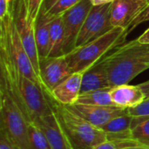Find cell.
I'll return each instance as SVG.
<instances>
[{"label":"cell","instance_id":"4","mask_svg":"<svg viewBox=\"0 0 149 149\" xmlns=\"http://www.w3.org/2000/svg\"><path fill=\"white\" fill-rule=\"evenodd\" d=\"M126 38V30L113 27L96 39L75 48L65 55L67 63L73 72L84 73L98 63L100 58Z\"/></svg>","mask_w":149,"mask_h":149},{"label":"cell","instance_id":"23","mask_svg":"<svg viewBox=\"0 0 149 149\" xmlns=\"http://www.w3.org/2000/svg\"><path fill=\"white\" fill-rule=\"evenodd\" d=\"M80 1L82 0H45L43 6L49 15L57 17L63 15Z\"/></svg>","mask_w":149,"mask_h":149},{"label":"cell","instance_id":"30","mask_svg":"<svg viewBox=\"0 0 149 149\" xmlns=\"http://www.w3.org/2000/svg\"><path fill=\"white\" fill-rule=\"evenodd\" d=\"M137 40L141 43V44H145V45H149V28L143 33L141 34Z\"/></svg>","mask_w":149,"mask_h":149},{"label":"cell","instance_id":"5","mask_svg":"<svg viewBox=\"0 0 149 149\" xmlns=\"http://www.w3.org/2000/svg\"><path fill=\"white\" fill-rule=\"evenodd\" d=\"M28 124L17 105L5 91L0 89V131L16 149H30Z\"/></svg>","mask_w":149,"mask_h":149},{"label":"cell","instance_id":"19","mask_svg":"<svg viewBox=\"0 0 149 149\" xmlns=\"http://www.w3.org/2000/svg\"><path fill=\"white\" fill-rule=\"evenodd\" d=\"M64 26L61 16L54 17L51 22L50 29V51L48 57H59L64 55Z\"/></svg>","mask_w":149,"mask_h":149},{"label":"cell","instance_id":"7","mask_svg":"<svg viewBox=\"0 0 149 149\" xmlns=\"http://www.w3.org/2000/svg\"><path fill=\"white\" fill-rule=\"evenodd\" d=\"M10 10L18 36L29 58L31 60L37 74L40 78L39 55L35 37V23L31 22L29 17L25 1L12 0Z\"/></svg>","mask_w":149,"mask_h":149},{"label":"cell","instance_id":"6","mask_svg":"<svg viewBox=\"0 0 149 149\" xmlns=\"http://www.w3.org/2000/svg\"><path fill=\"white\" fill-rule=\"evenodd\" d=\"M0 41L4 43L8 52L18 71L26 78L31 79L45 88L44 84L37 74L31 60L29 58L18 36L14 24L11 10H10L9 14L3 19L0 20Z\"/></svg>","mask_w":149,"mask_h":149},{"label":"cell","instance_id":"35","mask_svg":"<svg viewBox=\"0 0 149 149\" xmlns=\"http://www.w3.org/2000/svg\"><path fill=\"white\" fill-rule=\"evenodd\" d=\"M147 1H149V0H147Z\"/></svg>","mask_w":149,"mask_h":149},{"label":"cell","instance_id":"17","mask_svg":"<svg viewBox=\"0 0 149 149\" xmlns=\"http://www.w3.org/2000/svg\"><path fill=\"white\" fill-rule=\"evenodd\" d=\"M134 118L128 113L112 119L101 129L111 141L129 140L132 138V122Z\"/></svg>","mask_w":149,"mask_h":149},{"label":"cell","instance_id":"20","mask_svg":"<svg viewBox=\"0 0 149 149\" xmlns=\"http://www.w3.org/2000/svg\"><path fill=\"white\" fill-rule=\"evenodd\" d=\"M110 90L111 87H108V88L98 89V90L81 93L76 103L84 104V105H92V106H104V107L115 106L111 99Z\"/></svg>","mask_w":149,"mask_h":149},{"label":"cell","instance_id":"12","mask_svg":"<svg viewBox=\"0 0 149 149\" xmlns=\"http://www.w3.org/2000/svg\"><path fill=\"white\" fill-rule=\"evenodd\" d=\"M148 3L147 0H114L111 8L112 26L122 28L127 33L131 23Z\"/></svg>","mask_w":149,"mask_h":149},{"label":"cell","instance_id":"28","mask_svg":"<svg viewBox=\"0 0 149 149\" xmlns=\"http://www.w3.org/2000/svg\"><path fill=\"white\" fill-rule=\"evenodd\" d=\"M0 149H16L7 136L0 131Z\"/></svg>","mask_w":149,"mask_h":149},{"label":"cell","instance_id":"14","mask_svg":"<svg viewBox=\"0 0 149 149\" xmlns=\"http://www.w3.org/2000/svg\"><path fill=\"white\" fill-rule=\"evenodd\" d=\"M82 75L81 72H73L52 91V97L64 106L75 104L81 93Z\"/></svg>","mask_w":149,"mask_h":149},{"label":"cell","instance_id":"9","mask_svg":"<svg viewBox=\"0 0 149 149\" xmlns=\"http://www.w3.org/2000/svg\"><path fill=\"white\" fill-rule=\"evenodd\" d=\"M92 8L93 4L91 0H82L62 15L64 26V55H66L75 49L79 33Z\"/></svg>","mask_w":149,"mask_h":149},{"label":"cell","instance_id":"8","mask_svg":"<svg viewBox=\"0 0 149 149\" xmlns=\"http://www.w3.org/2000/svg\"><path fill=\"white\" fill-rule=\"evenodd\" d=\"M112 3L93 6L79 33L75 48L82 46L102 36L112 28Z\"/></svg>","mask_w":149,"mask_h":149},{"label":"cell","instance_id":"34","mask_svg":"<svg viewBox=\"0 0 149 149\" xmlns=\"http://www.w3.org/2000/svg\"><path fill=\"white\" fill-rule=\"evenodd\" d=\"M145 59H146V61H147V62H148V63L149 64V52L148 53V54H147V55H146V57H145Z\"/></svg>","mask_w":149,"mask_h":149},{"label":"cell","instance_id":"26","mask_svg":"<svg viewBox=\"0 0 149 149\" xmlns=\"http://www.w3.org/2000/svg\"><path fill=\"white\" fill-rule=\"evenodd\" d=\"M147 21H149V3L147 4V6L140 12V14L137 16V17L131 23L127 33H126V36L131 32L133 30H134L139 24L144 23V22H147Z\"/></svg>","mask_w":149,"mask_h":149},{"label":"cell","instance_id":"1","mask_svg":"<svg viewBox=\"0 0 149 149\" xmlns=\"http://www.w3.org/2000/svg\"><path fill=\"white\" fill-rule=\"evenodd\" d=\"M149 45L137 39L124 44L99 63L105 70L111 87L128 84L136 76L149 69L145 57Z\"/></svg>","mask_w":149,"mask_h":149},{"label":"cell","instance_id":"27","mask_svg":"<svg viewBox=\"0 0 149 149\" xmlns=\"http://www.w3.org/2000/svg\"><path fill=\"white\" fill-rule=\"evenodd\" d=\"M12 0H0V20L3 19L10 12Z\"/></svg>","mask_w":149,"mask_h":149},{"label":"cell","instance_id":"15","mask_svg":"<svg viewBox=\"0 0 149 149\" xmlns=\"http://www.w3.org/2000/svg\"><path fill=\"white\" fill-rule=\"evenodd\" d=\"M111 99L116 107L130 108L137 106L146 99V96L139 86L128 84L111 87Z\"/></svg>","mask_w":149,"mask_h":149},{"label":"cell","instance_id":"29","mask_svg":"<svg viewBox=\"0 0 149 149\" xmlns=\"http://www.w3.org/2000/svg\"><path fill=\"white\" fill-rule=\"evenodd\" d=\"M93 149H118L116 145L111 141H103L100 144H98L97 146H95Z\"/></svg>","mask_w":149,"mask_h":149},{"label":"cell","instance_id":"31","mask_svg":"<svg viewBox=\"0 0 149 149\" xmlns=\"http://www.w3.org/2000/svg\"><path fill=\"white\" fill-rule=\"evenodd\" d=\"M139 87L142 90V92L144 93L146 98H148L149 97V80L146 81V82H143L140 85H138Z\"/></svg>","mask_w":149,"mask_h":149},{"label":"cell","instance_id":"21","mask_svg":"<svg viewBox=\"0 0 149 149\" xmlns=\"http://www.w3.org/2000/svg\"><path fill=\"white\" fill-rule=\"evenodd\" d=\"M28 136L30 149H52L45 134L34 121L28 124Z\"/></svg>","mask_w":149,"mask_h":149},{"label":"cell","instance_id":"16","mask_svg":"<svg viewBox=\"0 0 149 149\" xmlns=\"http://www.w3.org/2000/svg\"><path fill=\"white\" fill-rule=\"evenodd\" d=\"M54 17L49 15L42 5L38 16L35 21V37L39 55L41 58H46L50 51V29L51 22Z\"/></svg>","mask_w":149,"mask_h":149},{"label":"cell","instance_id":"11","mask_svg":"<svg viewBox=\"0 0 149 149\" xmlns=\"http://www.w3.org/2000/svg\"><path fill=\"white\" fill-rule=\"evenodd\" d=\"M66 107L72 112L99 128H101L112 119L127 113V108L115 106L104 107L75 103Z\"/></svg>","mask_w":149,"mask_h":149},{"label":"cell","instance_id":"10","mask_svg":"<svg viewBox=\"0 0 149 149\" xmlns=\"http://www.w3.org/2000/svg\"><path fill=\"white\" fill-rule=\"evenodd\" d=\"M39 68L40 79L49 93L73 73L67 63L65 55L41 58Z\"/></svg>","mask_w":149,"mask_h":149},{"label":"cell","instance_id":"24","mask_svg":"<svg viewBox=\"0 0 149 149\" xmlns=\"http://www.w3.org/2000/svg\"><path fill=\"white\" fill-rule=\"evenodd\" d=\"M127 113L134 119L142 120L149 117V97L135 107L127 108Z\"/></svg>","mask_w":149,"mask_h":149},{"label":"cell","instance_id":"13","mask_svg":"<svg viewBox=\"0 0 149 149\" xmlns=\"http://www.w3.org/2000/svg\"><path fill=\"white\" fill-rule=\"evenodd\" d=\"M54 109V108H53ZM45 134L52 149H74L70 139L62 127L54 110L52 113L34 120Z\"/></svg>","mask_w":149,"mask_h":149},{"label":"cell","instance_id":"3","mask_svg":"<svg viewBox=\"0 0 149 149\" xmlns=\"http://www.w3.org/2000/svg\"><path fill=\"white\" fill-rule=\"evenodd\" d=\"M53 108L74 149H93L98 144L107 141V134L101 128L92 125L66 106L55 100Z\"/></svg>","mask_w":149,"mask_h":149},{"label":"cell","instance_id":"32","mask_svg":"<svg viewBox=\"0 0 149 149\" xmlns=\"http://www.w3.org/2000/svg\"><path fill=\"white\" fill-rule=\"evenodd\" d=\"M114 0H91V3L93 6H99V5H104L107 3H112Z\"/></svg>","mask_w":149,"mask_h":149},{"label":"cell","instance_id":"25","mask_svg":"<svg viewBox=\"0 0 149 149\" xmlns=\"http://www.w3.org/2000/svg\"><path fill=\"white\" fill-rule=\"evenodd\" d=\"M24 1H25L29 17L31 20V22L35 23L45 0H24Z\"/></svg>","mask_w":149,"mask_h":149},{"label":"cell","instance_id":"18","mask_svg":"<svg viewBox=\"0 0 149 149\" xmlns=\"http://www.w3.org/2000/svg\"><path fill=\"white\" fill-rule=\"evenodd\" d=\"M108 87L111 86L107 73L99 62L83 73L81 93Z\"/></svg>","mask_w":149,"mask_h":149},{"label":"cell","instance_id":"33","mask_svg":"<svg viewBox=\"0 0 149 149\" xmlns=\"http://www.w3.org/2000/svg\"><path fill=\"white\" fill-rule=\"evenodd\" d=\"M121 149H149V147H146V146L139 144V145H135V146H132V147H128V148Z\"/></svg>","mask_w":149,"mask_h":149},{"label":"cell","instance_id":"2","mask_svg":"<svg viewBox=\"0 0 149 149\" xmlns=\"http://www.w3.org/2000/svg\"><path fill=\"white\" fill-rule=\"evenodd\" d=\"M0 70L3 71L15 83L31 121L53 112L55 100L51 93L18 71L3 41H0Z\"/></svg>","mask_w":149,"mask_h":149},{"label":"cell","instance_id":"22","mask_svg":"<svg viewBox=\"0 0 149 149\" xmlns=\"http://www.w3.org/2000/svg\"><path fill=\"white\" fill-rule=\"evenodd\" d=\"M132 138L139 144L149 147V117L142 120H133Z\"/></svg>","mask_w":149,"mask_h":149}]
</instances>
